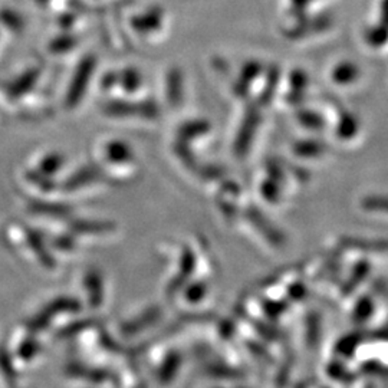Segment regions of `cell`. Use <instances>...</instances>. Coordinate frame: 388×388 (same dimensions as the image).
<instances>
[{"mask_svg":"<svg viewBox=\"0 0 388 388\" xmlns=\"http://www.w3.org/2000/svg\"><path fill=\"white\" fill-rule=\"evenodd\" d=\"M381 22L388 26V0H382L381 4Z\"/></svg>","mask_w":388,"mask_h":388,"instance_id":"9","label":"cell"},{"mask_svg":"<svg viewBox=\"0 0 388 388\" xmlns=\"http://www.w3.org/2000/svg\"><path fill=\"white\" fill-rule=\"evenodd\" d=\"M360 68L351 61L339 62L332 71V79L339 85H350L354 84L360 78Z\"/></svg>","mask_w":388,"mask_h":388,"instance_id":"1","label":"cell"},{"mask_svg":"<svg viewBox=\"0 0 388 388\" xmlns=\"http://www.w3.org/2000/svg\"><path fill=\"white\" fill-rule=\"evenodd\" d=\"M364 36H365V40L368 45H371L374 47L382 46L388 42V26L381 22L380 25L368 28L365 30Z\"/></svg>","mask_w":388,"mask_h":388,"instance_id":"3","label":"cell"},{"mask_svg":"<svg viewBox=\"0 0 388 388\" xmlns=\"http://www.w3.org/2000/svg\"><path fill=\"white\" fill-rule=\"evenodd\" d=\"M358 121L353 114H344L338 122V135L344 139H351L357 135Z\"/></svg>","mask_w":388,"mask_h":388,"instance_id":"4","label":"cell"},{"mask_svg":"<svg viewBox=\"0 0 388 388\" xmlns=\"http://www.w3.org/2000/svg\"><path fill=\"white\" fill-rule=\"evenodd\" d=\"M363 207L370 212H382L388 213V196H381V194H372L363 200Z\"/></svg>","mask_w":388,"mask_h":388,"instance_id":"5","label":"cell"},{"mask_svg":"<svg viewBox=\"0 0 388 388\" xmlns=\"http://www.w3.org/2000/svg\"><path fill=\"white\" fill-rule=\"evenodd\" d=\"M35 74H28L26 76H22V78H19V79H16V81H13V84L9 86V92H11V95H18V93H21V92H23V91H26L28 88H29V85H30V82L33 81V76Z\"/></svg>","mask_w":388,"mask_h":388,"instance_id":"8","label":"cell"},{"mask_svg":"<svg viewBox=\"0 0 388 388\" xmlns=\"http://www.w3.org/2000/svg\"><path fill=\"white\" fill-rule=\"evenodd\" d=\"M372 309H374V305H372V301H370L368 298H363L357 307H355V311H354V319L358 321V322H364L370 318V315L372 314Z\"/></svg>","mask_w":388,"mask_h":388,"instance_id":"6","label":"cell"},{"mask_svg":"<svg viewBox=\"0 0 388 388\" xmlns=\"http://www.w3.org/2000/svg\"><path fill=\"white\" fill-rule=\"evenodd\" d=\"M368 273V265L367 263H361L354 269V273L351 276V279L348 280V292H351L353 289H355V286L358 283H361V280L367 276Z\"/></svg>","mask_w":388,"mask_h":388,"instance_id":"7","label":"cell"},{"mask_svg":"<svg viewBox=\"0 0 388 388\" xmlns=\"http://www.w3.org/2000/svg\"><path fill=\"white\" fill-rule=\"evenodd\" d=\"M346 245L351 249L365 252H387L388 240H367V239H347Z\"/></svg>","mask_w":388,"mask_h":388,"instance_id":"2","label":"cell"}]
</instances>
